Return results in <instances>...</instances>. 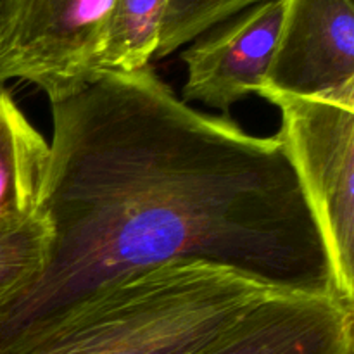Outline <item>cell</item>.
<instances>
[{"label": "cell", "mask_w": 354, "mask_h": 354, "mask_svg": "<svg viewBox=\"0 0 354 354\" xmlns=\"http://www.w3.org/2000/svg\"><path fill=\"white\" fill-rule=\"evenodd\" d=\"M48 244L44 214L0 228V297L33 279L41 268Z\"/></svg>", "instance_id": "11"}, {"label": "cell", "mask_w": 354, "mask_h": 354, "mask_svg": "<svg viewBox=\"0 0 354 354\" xmlns=\"http://www.w3.org/2000/svg\"><path fill=\"white\" fill-rule=\"evenodd\" d=\"M273 290L223 266L168 263L100 287L3 354H194Z\"/></svg>", "instance_id": "2"}, {"label": "cell", "mask_w": 354, "mask_h": 354, "mask_svg": "<svg viewBox=\"0 0 354 354\" xmlns=\"http://www.w3.org/2000/svg\"><path fill=\"white\" fill-rule=\"evenodd\" d=\"M261 2L268 0H169L154 59L175 54L211 28Z\"/></svg>", "instance_id": "10"}, {"label": "cell", "mask_w": 354, "mask_h": 354, "mask_svg": "<svg viewBox=\"0 0 354 354\" xmlns=\"http://www.w3.org/2000/svg\"><path fill=\"white\" fill-rule=\"evenodd\" d=\"M283 0L242 10L182 54L187 76L180 99L203 104L227 116L234 104L258 93L272 62L282 23Z\"/></svg>", "instance_id": "7"}, {"label": "cell", "mask_w": 354, "mask_h": 354, "mask_svg": "<svg viewBox=\"0 0 354 354\" xmlns=\"http://www.w3.org/2000/svg\"><path fill=\"white\" fill-rule=\"evenodd\" d=\"M50 145L0 82V228L40 213Z\"/></svg>", "instance_id": "8"}, {"label": "cell", "mask_w": 354, "mask_h": 354, "mask_svg": "<svg viewBox=\"0 0 354 354\" xmlns=\"http://www.w3.org/2000/svg\"><path fill=\"white\" fill-rule=\"evenodd\" d=\"M50 107L47 251L33 279L0 297V354L100 287L168 263L339 294L279 137L194 109L151 66L100 73Z\"/></svg>", "instance_id": "1"}, {"label": "cell", "mask_w": 354, "mask_h": 354, "mask_svg": "<svg viewBox=\"0 0 354 354\" xmlns=\"http://www.w3.org/2000/svg\"><path fill=\"white\" fill-rule=\"evenodd\" d=\"M194 354H354V301L273 290Z\"/></svg>", "instance_id": "6"}, {"label": "cell", "mask_w": 354, "mask_h": 354, "mask_svg": "<svg viewBox=\"0 0 354 354\" xmlns=\"http://www.w3.org/2000/svg\"><path fill=\"white\" fill-rule=\"evenodd\" d=\"M169 0H113L97 69L99 73H133L151 66Z\"/></svg>", "instance_id": "9"}, {"label": "cell", "mask_w": 354, "mask_h": 354, "mask_svg": "<svg viewBox=\"0 0 354 354\" xmlns=\"http://www.w3.org/2000/svg\"><path fill=\"white\" fill-rule=\"evenodd\" d=\"M279 107V140L317 223L335 290L354 301V97L263 93Z\"/></svg>", "instance_id": "3"}, {"label": "cell", "mask_w": 354, "mask_h": 354, "mask_svg": "<svg viewBox=\"0 0 354 354\" xmlns=\"http://www.w3.org/2000/svg\"><path fill=\"white\" fill-rule=\"evenodd\" d=\"M263 93L354 97V0H283Z\"/></svg>", "instance_id": "5"}, {"label": "cell", "mask_w": 354, "mask_h": 354, "mask_svg": "<svg viewBox=\"0 0 354 354\" xmlns=\"http://www.w3.org/2000/svg\"><path fill=\"white\" fill-rule=\"evenodd\" d=\"M113 0H0V82L35 85L52 102L100 75L104 24Z\"/></svg>", "instance_id": "4"}]
</instances>
